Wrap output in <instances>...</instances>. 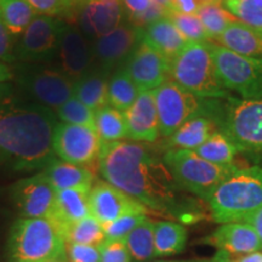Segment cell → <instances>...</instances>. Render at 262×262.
<instances>
[{
  "label": "cell",
  "instance_id": "cell-37",
  "mask_svg": "<svg viewBox=\"0 0 262 262\" xmlns=\"http://www.w3.org/2000/svg\"><path fill=\"white\" fill-rule=\"evenodd\" d=\"M166 16L187 41L206 42L210 40L203 27L201 19L196 15H185L175 11H168Z\"/></svg>",
  "mask_w": 262,
  "mask_h": 262
},
{
  "label": "cell",
  "instance_id": "cell-13",
  "mask_svg": "<svg viewBox=\"0 0 262 262\" xmlns=\"http://www.w3.org/2000/svg\"><path fill=\"white\" fill-rule=\"evenodd\" d=\"M89 206L90 214L102 225L126 215H146L149 211L107 181L94 183L89 193Z\"/></svg>",
  "mask_w": 262,
  "mask_h": 262
},
{
  "label": "cell",
  "instance_id": "cell-53",
  "mask_svg": "<svg viewBox=\"0 0 262 262\" xmlns=\"http://www.w3.org/2000/svg\"><path fill=\"white\" fill-rule=\"evenodd\" d=\"M75 3H77V5H81V4H84V3H86V2H91V0H74Z\"/></svg>",
  "mask_w": 262,
  "mask_h": 262
},
{
  "label": "cell",
  "instance_id": "cell-26",
  "mask_svg": "<svg viewBox=\"0 0 262 262\" xmlns=\"http://www.w3.org/2000/svg\"><path fill=\"white\" fill-rule=\"evenodd\" d=\"M107 72L85 73L74 80V97L89 107L94 112L108 106Z\"/></svg>",
  "mask_w": 262,
  "mask_h": 262
},
{
  "label": "cell",
  "instance_id": "cell-15",
  "mask_svg": "<svg viewBox=\"0 0 262 262\" xmlns=\"http://www.w3.org/2000/svg\"><path fill=\"white\" fill-rule=\"evenodd\" d=\"M56 191L41 172L19 180L12 187V196L22 217L50 219Z\"/></svg>",
  "mask_w": 262,
  "mask_h": 262
},
{
  "label": "cell",
  "instance_id": "cell-27",
  "mask_svg": "<svg viewBox=\"0 0 262 262\" xmlns=\"http://www.w3.org/2000/svg\"><path fill=\"white\" fill-rule=\"evenodd\" d=\"M187 229L172 221L155 222L156 256H172L181 254L187 244Z\"/></svg>",
  "mask_w": 262,
  "mask_h": 262
},
{
  "label": "cell",
  "instance_id": "cell-32",
  "mask_svg": "<svg viewBox=\"0 0 262 262\" xmlns=\"http://www.w3.org/2000/svg\"><path fill=\"white\" fill-rule=\"evenodd\" d=\"M35 16L25 0H0V18L14 39L21 37Z\"/></svg>",
  "mask_w": 262,
  "mask_h": 262
},
{
  "label": "cell",
  "instance_id": "cell-33",
  "mask_svg": "<svg viewBox=\"0 0 262 262\" xmlns=\"http://www.w3.org/2000/svg\"><path fill=\"white\" fill-rule=\"evenodd\" d=\"M95 129L102 143L127 139L126 123L123 112L111 106L95 112Z\"/></svg>",
  "mask_w": 262,
  "mask_h": 262
},
{
  "label": "cell",
  "instance_id": "cell-28",
  "mask_svg": "<svg viewBox=\"0 0 262 262\" xmlns=\"http://www.w3.org/2000/svg\"><path fill=\"white\" fill-rule=\"evenodd\" d=\"M64 243L85 244L102 247L106 243L102 224L97 221L93 215L86 216L81 220L66 226L60 231Z\"/></svg>",
  "mask_w": 262,
  "mask_h": 262
},
{
  "label": "cell",
  "instance_id": "cell-48",
  "mask_svg": "<svg viewBox=\"0 0 262 262\" xmlns=\"http://www.w3.org/2000/svg\"><path fill=\"white\" fill-rule=\"evenodd\" d=\"M211 260L212 262H238L235 258H232L231 255L221 250H217V253L215 254V256Z\"/></svg>",
  "mask_w": 262,
  "mask_h": 262
},
{
  "label": "cell",
  "instance_id": "cell-18",
  "mask_svg": "<svg viewBox=\"0 0 262 262\" xmlns=\"http://www.w3.org/2000/svg\"><path fill=\"white\" fill-rule=\"evenodd\" d=\"M127 139L136 142L152 143L158 140L159 120L153 91H141L133 106L123 112Z\"/></svg>",
  "mask_w": 262,
  "mask_h": 262
},
{
  "label": "cell",
  "instance_id": "cell-38",
  "mask_svg": "<svg viewBox=\"0 0 262 262\" xmlns=\"http://www.w3.org/2000/svg\"><path fill=\"white\" fill-rule=\"evenodd\" d=\"M37 15H47L52 17L70 16L77 3L74 0H25Z\"/></svg>",
  "mask_w": 262,
  "mask_h": 262
},
{
  "label": "cell",
  "instance_id": "cell-44",
  "mask_svg": "<svg viewBox=\"0 0 262 262\" xmlns=\"http://www.w3.org/2000/svg\"><path fill=\"white\" fill-rule=\"evenodd\" d=\"M201 5L199 0H171L168 11H175L185 15H196Z\"/></svg>",
  "mask_w": 262,
  "mask_h": 262
},
{
  "label": "cell",
  "instance_id": "cell-45",
  "mask_svg": "<svg viewBox=\"0 0 262 262\" xmlns=\"http://www.w3.org/2000/svg\"><path fill=\"white\" fill-rule=\"evenodd\" d=\"M245 222L249 225H251L255 229H256L262 241V208L258 211L255 212L253 216H250V217H249Z\"/></svg>",
  "mask_w": 262,
  "mask_h": 262
},
{
  "label": "cell",
  "instance_id": "cell-46",
  "mask_svg": "<svg viewBox=\"0 0 262 262\" xmlns=\"http://www.w3.org/2000/svg\"><path fill=\"white\" fill-rule=\"evenodd\" d=\"M15 78V73L5 62L0 61V84L8 83Z\"/></svg>",
  "mask_w": 262,
  "mask_h": 262
},
{
  "label": "cell",
  "instance_id": "cell-24",
  "mask_svg": "<svg viewBox=\"0 0 262 262\" xmlns=\"http://www.w3.org/2000/svg\"><path fill=\"white\" fill-rule=\"evenodd\" d=\"M216 44L228 50L251 58L262 60V37L260 32L234 21L217 39Z\"/></svg>",
  "mask_w": 262,
  "mask_h": 262
},
{
  "label": "cell",
  "instance_id": "cell-31",
  "mask_svg": "<svg viewBox=\"0 0 262 262\" xmlns=\"http://www.w3.org/2000/svg\"><path fill=\"white\" fill-rule=\"evenodd\" d=\"M193 152H195L199 157L210 163L231 166L235 165L234 158L237 156L238 149L222 131H215L204 143H202Z\"/></svg>",
  "mask_w": 262,
  "mask_h": 262
},
{
  "label": "cell",
  "instance_id": "cell-29",
  "mask_svg": "<svg viewBox=\"0 0 262 262\" xmlns=\"http://www.w3.org/2000/svg\"><path fill=\"white\" fill-rule=\"evenodd\" d=\"M131 258L137 262H145L156 257L155 222L146 216L130 234L124 239Z\"/></svg>",
  "mask_w": 262,
  "mask_h": 262
},
{
  "label": "cell",
  "instance_id": "cell-52",
  "mask_svg": "<svg viewBox=\"0 0 262 262\" xmlns=\"http://www.w3.org/2000/svg\"><path fill=\"white\" fill-rule=\"evenodd\" d=\"M48 262H67V261H66V257H58V258H55V260H51Z\"/></svg>",
  "mask_w": 262,
  "mask_h": 262
},
{
  "label": "cell",
  "instance_id": "cell-51",
  "mask_svg": "<svg viewBox=\"0 0 262 262\" xmlns=\"http://www.w3.org/2000/svg\"><path fill=\"white\" fill-rule=\"evenodd\" d=\"M156 262H169V261H156ZM178 262V261H175ZM182 262H212V260H201V261H182Z\"/></svg>",
  "mask_w": 262,
  "mask_h": 262
},
{
  "label": "cell",
  "instance_id": "cell-8",
  "mask_svg": "<svg viewBox=\"0 0 262 262\" xmlns=\"http://www.w3.org/2000/svg\"><path fill=\"white\" fill-rule=\"evenodd\" d=\"M219 81L226 90H233L244 100L262 98V60L251 58L209 41Z\"/></svg>",
  "mask_w": 262,
  "mask_h": 262
},
{
  "label": "cell",
  "instance_id": "cell-16",
  "mask_svg": "<svg viewBox=\"0 0 262 262\" xmlns=\"http://www.w3.org/2000/svg\"><path fill=\"white\" fill-rule=\"evenodd\" d=\"M122 0H91L80 5L79 27L84 34L100 39L122 25L124 17Z\"/></svg>",
  "mask_w": 262,
  "mask_h": 262
},
{
  "label": "cell",
  "instance_id": "cell-34",
  "mask_svg": "<svg viewBox=\"0 0 262 262\" xmlns=\"http://www.w3.org/2000/svg\"><path fill=\"white\" fill-rule=\"evenodd\" d=\"M196 16L201 19L209 39H217L229 25L238 21L221 4H202Z\"/></svg>",
  "mask_w": 262,
  "mask_h": 262
},
{
  "label": "cell",
  "instance_id": "cell-40",
  "mask_svg": "<svg viewBox=\"0 0 262 262\" xmlns=\"http://www.w3.org/2000/svg\"><path fill=\"white\" fill-rule=\"evenodd\" d=\"M64 257L67 262H101V247L66 243Z\"/></svg>",
  "mask_w": 262,
  "mask_h": 262
},
{
  "label": "cell",
  "instance_id": "cell-35",
  "mask_svg": "<svg viewBox=\"0 0 262 262\" xmlns=\"http://www.w3.org/2000/svg\"><path fill=\"white\" fill-rule=\"evenodd\" d=\"M224 4L239 22L262 32V0H224Z\"/></svg>",
  "mask_w": 262,
  "mask_h": 262
},
{
  "label": "cell",
  "instance_id": "cell-54",
  "mask_svg": "<svg viewBox=\"0 0 262 262\" xmlns=\"http://www.w3.org/2000/svg\"><path fill=\"white\" fill-rule=\"evenodd\" d=\"M260 34H261V37H262V32H260Z\"/></svg>",
  "mask_w": 262,
  "mask_h": 262
},
{
  "label": "cell",
  "instance_id": "cell-30",
  "mask_svg": "<svg viewBox=\"0 0 262 262\" xmlns=\"http://www.w3.org/2000/svg\"><path fill=\"white\" fill-rule=\"evenodd\" d=\"M140 93V89L131 79L125 67L119 68L108 80V106L125 112L127 108L133 106Z\"/></svg>",
  "mask_w": 262,
  "mask_h": 262
},
{
  "label": "cell",
  "instance_id": "cell-10",
  "mask_svg": "<svg viewBox=\"0 0 262 262\" xmlns=\"http://www.w3.org/2000/svg\"><path fill=\"white\" fill-rule=\"evenodd\" d=\"M159 120V135L171 136L182 124L193 117L202 116L204 98L185 90L171 79H168L153 90Z\"/></svg>",
  "mask_w": 262,
  "mask_h": 262
},
{
  "label": "cell",
  "instance_id": "cell-17",
  "mask_svg": "<svg viewBox=\"0 0 262 262\" xmlns=\"http://www.w3.org/2000/svg\"><path fill=\"white\" fill-rule=\"evenodd\" d=\"M142 39V28L135 25L122 24L104 37L95 40L94 58L100 62L103 71H108L130 56Z\"/></svg>",
  "mask_w": 262,
  "mask_h": 262
},
{
  "label": "cell",
  "instance_id": "cell-25",
  "mask_svg": "<svg viewBox=\"0 0 262 262\" xmlns=\"http://www.w3.org/2000/svg\"><path fill=\"white\" fill-rule=\"evenodd\" d=\"M215 123L210 118L205 116L193 117L168 137L165 147L168 149L194 150L215 133Z\"/></svg>",
  "mask_w": 262,
  "mask_h": 262
},
{
  "label": "cell",
  "instance_id": "cell-21",
  "mask_svg": "<svg viewBox=\"0 0 262 262\" xmlns=\"http://www.w3.org/2000/svg\"><path fill=\"white\" fill-rule=\"evenodd\" d=\"M91 187H78L56 191L51 220L58 231L90 214L89 193Z\"/></svg>",
  "mask_w": 262,
  "mask_h": 262
},
{
  "label": "cell",
  "instance_id": "cell-9",
  "mask_svg": "<svg viewBox=\"0 0 262 262\" xmlns=\"http://www.w3.org/2000/svg\"><path fill=\"white\" fill-rule=\"evenodd\" d=\"M15 77L18 88L29 100L52 111L74 96V80L62 70L24 66Z\"/></svg>",
  "mask_w": 262,
  "mask_h": 262
},
{
  "label": "cell",
  "instance_id": "cell-14",
  "mask_svg": "<svg viewBox=\"0 0 262 262\" xmlns=\"http://www.w3.org/2000/svg\"><path fill=\"white\" fill-rule=\"evenodd\" d=\"M125 70L140 91H153L170 79V61L142 39L127 58Z\"/></svg>",
  "mask_w": 262,
  "mask_h": 262
},
{
  "label": "cell",
  "instance_id": "cell-50",
  "mask_svg": "<svg viewBox=\"0 0 262 262\" xmlns=\"http://www.w3.org/2000/svg\"><path fill=\"white\" fill-rule=\"evenodd\" d=\"M224 0H199L201 4H221Z\"/></svg>",
  "mask_w": 262,
  "mask_h": 262
},
{
  "label": "cell",
  "instance_id": "cell-20",
  "mask_svg": "<svg viewBox=\"0 0 262 262\" xmlns=\"http://www.w3.org/2000/svg\"><path fill=\"white\" fill-rule=\"evenodd\" d=\"M62 71L71 79L77 80L88 73L94 60L93 47L84 38L79 29L67 25L58 47Z\"/></svg>",
  "mask_w": 262,
  "mask_h": 262
},
{
  "label": "cell",
  "instance_id": "cell-36",
  "mask_svg": "<svg viewBox=\"0 0 262 262\" xmlns=\"http://www.w3.org/2000/svg\"><path fill=\"white\" fill-rule=\"evenodd\" d=\"M54 112L62 123L95 127V112L74 96Z\"/></svg>",
  "mask_w": 262,
  "mask_h": 262
},
{
  "label": "cell",
  "instance_id": "cell-5",
  "mask_svg": "<svg viewBox=\"0 0 262 262\" xmlns=\"http://www.w3.org/2000/svg\"><path fill=\"white\" fill-rule=\"evenodd\" d=\"M170 79L199 98L229 96L219 81L209 41H188L170 62Z\"/></svg>",
  "mask_w": 262,
  "mask_h": 262
},
{
  "label": "cell",
  "instance_id": "cell-12",
  "mask_svg": "<svg viewBox=\"0 0 262 262\" xmlns=\"http://www.w3.org/2000/svg\"><path fill=\"white\" fill-rule=\"evenodd\" d=\"M67 24L58 17L37 15L15 45V60L37 62L50 58L58 47Z\"/></svg>",
  "mask_w": 262,
  "mask_h": 262
},
{
  "label": "cell",
  "instance_id": "cell-1",
  "mask_svg": "<svg viewBox=\"0 0 262 262\" xmlns=\"http://www.w3.org/2000/svg\"><path fill=\"white\" fill-rule=\"evenodd\" d=\"M98 170L104 181L153 214L195 224L205 217L201 203L180 187L168 166L148 143L131 140L102 143Z\"/></svg>",
  "mask_w": 262,
  "mask_h": 262
},
{
  "label": "cell",
  "instance_id": "cell-6",
  "mask_svg": "<svg viewBox=\"0 0 262 262\" xmlns=\"http://www.w3.org/2000/svg\"><path fill=\"white\" fill-rule=\"evenodd\" d=\"M64 248L63 237L49 219H19L10 234V256L15 262H48L64 257Z\"/></svg>",
  "mask_w": 262,
  "mask_h": 262
},
{
  "label": "cell",
  "instance_id": "cell-11",
  "mask_svg": "<svg viewBox=\"0 0 262 262\" xmlns=\"http://www.w3.org/2000/svg\"><path fill=\"white\" fill-rule=\"evenodd\" d=\"M101 142L94 126L57 123L52 136V149L58 159L94 170L98 163Z\"/></svg>",
  "mask_w": 262,
  "mask_h": 262
},
{
  "label": "cell",
  "instance_id": "cell-41",
  "mask_svg": "<svg viewBox=\"0 0 262 262\" xmlns=\"http://www.w3.org/2000/svg\"><path fill=\"white\" fill-rule=\"evenodd\" d=\"M101 262H131V256L124 241H106L101 247Z\"/></svg>",
  "mask_w": 262,
  "mask_h": 262
},
{
  "label": "cell",
  "instance_id": "cell-49",
  "mask_svg": "<svg viewBox=\"0 0 262 262\" xmlns=\"http://www.w3.org/2000/svg\"><path fill=\"white\" fill-rule=\"evenodd\" d=\"M153 3H155V4H156L157 6H159L160 9L165 10V11L168 12V10H169V8H170V3H171V0H153Z\"/></svg>",
  "mask_w": 262,
  "mask_h": 262
},
{
  "label": "cell",
  "instance_id": "cell-47",
  "mask_svg": "<svg viewBox=\"0 0 262 262\" xmlns=\"http://www.w3.org/2000/svg\"><path fill=\"white\" fill-rule=\"evenodd\" d=\"M238 262H262V251H255L247 255H241L235 258Z\"/></svg>",
  "mask_w": 262,
  "mask_h": 262
},
{
  "label": "cell",
  "instance_id": "cell-7",
  "mask_svg": "<svg viewBox=\"0 0 262 262\" xmlns=\"http://www.w3.org/2000/svg\"><path fill=\"white\" fill-rule=\"evenodd\" d=\"M163 160L180 187L205 202L217 186L238 169L237 165L210 163L188 149H166Z\"/></svg>",
  "mask_w": 262,
  "mask_h": 262
},
{
  "label": "cell",
  "instance_id": "cell-42",
  "mask_svg": "<svg viewBox=\"0 0 262 262\" xmlns=\"http://www.w3.org/2000/svg\"><path fill=\"white\" fill-rule=\"evenodd\" d=\"M0 61L10 63L15 61V39L0 18Z\"/></svg>",
  "mask_w": 262,
  "mask_h": 262
},
{
  "label": "cell",
  "instance_id": "cell-22",
  "mask_svg": "<svg viewBox=\"0 0 262 262\" xmlns=\"http://www.w3.org/2000/svg\"><path fill=\"white\" fill-rule=\"evenodd\" d=\"M142 40L171 62L187 45V40L168 16L157 18L142 28Z\"/></svg>",
  "mask_w": 262,
  "mask_h": 262
},
{
  "label": "cell",
  "instance_id": "cell-4",
  "mask_svg": "<svg viewBox=\"0 0 262 262\" xmlns=\"http://www.w3.org/2000/svg\"><path fill=\"white\" fill-rule=\"evenodd\" d=\"M206 203L215 222H245L262 208V168L254 165L234 170Z\"/></svg>",
  "mask_w": 262,
  "mask_h": 262
},
{
  "label": "cell",
  "instance_id": "cell-3",
  "mask_svg": "<svg viewBox=\"0 0 262 262\" xmlns=\"http://www.w3.org/2000/svg\"><path fill=\"white\" fill-rule=\"evenodd\" d=\"M225 104L220 98H204L203 113L228 137L238 152L256 160H262V98L238 100L226 97Z\"/></svg>",
  "mask_w": 262,
  "mask_h": 262
},
{
  "label": "cell",
  "instance_id": "cell-2",
  "mask_svg": "<svg viewBox=\"0 0 262 262\" xmlns=\"http://www.w3.org/2000/svg\"><path fill=\"white\" fill-rule=\"evenodd\" d=\"M57 124L50 108L19 95L12 85L0 84V165L42 170L56 159L52 136Z\"/></svg>",
  "mask_w": 262,
  "mask_h": 262
},
{
  "label": "cell",
  "instance_id": "cell-39",
  "mask_svg": "<svg viewBox=\"0 0 262 262\" xmlns=\"http://www.w3.org/2000/svg\"><path fill=\"white\" fill-rule=\"evenodd\" d=\"M146 215H126L116 221L103 224L106 241H124L130 232L145 220Z\"/></svg>",
  "mask_w": 262,
  "mask_h": 262
},
{
  "label": "cell",
  "instance_id": "cell-23",
  "mask_svg": "<svg viewBox=\"0 0 262 262\" xmlns=\"http://www.w3.org/2000/svg\"><path fill=\"white\" fill-rule=\"evenodd\" d=\"M55 191L68 188L93 187L94 170L86 166L77 165L61 159H55L47 168L41 170Z\"/></svg>",
  "mask_w": 262,
  "mask_h": 262
},
{
  "label": "cell",
  "instance_id": "cell-43",
  "mask_svg": "<svg viewBox=\"0 0 262 262\" xmlns=\"http://www.w3.org/2000/svg\"><path fill=\"white\" fill-rule=\"evenodd\" d=\"M124 9L130 14V17L139 25L141 18L155 6L153 0H122Z\"/></svg>",
  "mask_w": 262,
  "mask_h": 262
},
{
  "label": "cell",
  "instance_id": "cell-19",
  "mask_svg": "<svg viewBox=\"0 0 262 262\" xmlns=\"http://www.w3.org/2000/svg\"><path fill=\"white\" fill-rule=\"evenodd\" d=\"M203 243L210 244L229 255H247L261 250L262 241L257 231L247 222H229L221 225Z\"/></svg>",
  "mask_w": 262,
  "mask_h": 262
}]
</instances>
